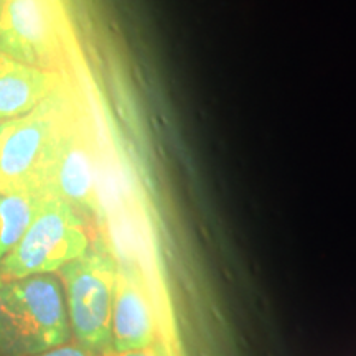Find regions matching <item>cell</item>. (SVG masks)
I'll return each instance as SVG.
<instances>
[{
  "instance_id": "cell-1",
  "label": "cell",
  "mask_w": 356,
  "mask_h": 356,
  "mask_svg": "<svg viewBox=\"0 0 356 356\" xmlns=\"http://www.w3.org/2000/svg\"><path fill=\"white\" fill-rule=\"evenodd\" d=\"M71 327L63 286L53 274L3 280L0 355L35 356L68 343Z\"/></svg>"
},
{
  "instance_id": "cell-2",
  "label": "cell",
  "mask_w": 356,
  "mask_h": 356,
  "mask_svg": "<svg viewBox=\"0 0 356 356\" xmlns=\"http://www.w3.org/2000/svg\"><path fill=\"white\" fill-rule=\"evenodd\" d=\"M71 333L78 345L97 356L113 351V300L118 259L97 239L86 252L61 267Z\"/></svg>"
},
{
  "instance_id": "cell-3",
  "label": "cell",
  "mask_w": 356,
  "mask_h": 356,
  "mask_svg": "<svg viewBox=\"0 0 356 356\" xmlns=\"http://www.w3.org/2000/svg\"><path fill=\"white\" fill-rule=\"evenodd\" d=\"M89 236L83 218L68 203L44 197L25 234L0 261L3 280L53 274L86 252Z\"/></svg>"
},
{
  "instance_id": "cell-4",
  "label": "cell",
  "mask_w": 356,
  "mask_h": 356,
  "mask_svg": "<svg viewBox=\"0 0 356 356\" xmlns=\"http://www.w3.org/2000/svg\"><path fill=\"white\" fill-rule=\"evenodd\" d=\"M44 101L32 113L0 122V193L26 191L44 198V181L60 129L55 109L44 106Z\"/></svg>"
},
{
  "instance_id": "cell-5",
  "label": "cell",
  "mask_w": 356,
  "mask_h": 356,
  "mask_svg": "<svg viewBox=\"0 0 356 356\" xmlns=\"http://www.w3.org/2000/svg\"><path fill=\"white\" fill-rule=\"evenodd\" d=\"M44 197H56L76 211L95 215L99 210L92 155L74 134L58 129L44 181Z\"/></svg>"
},
{
  "instance_id": "cell-6",
  "label": "cell",
  "mask_w": 356,
  "mask_h": 356,
  "mask_svg": "<svg viewBox=\"0 0 356 356\" xmlns=\"http://www.w3.org/2000/svg\"><path fill=\"white\" fill-rule=\"evenodd\" d=\"M155 343V320L139 266L118 259L113 300V351H131Z\"/></svg>"
},
{
  "instance_id": "cell-7",
  "label": "cell",
  "mask_w": 356,
  "mask_h": 356,
  "mask_svg": "<svg viewBox=\"0 0 356 356\" xmlns=\"http://www.w3.org/2000/svg\"><path fill=\"white\" fill-rule=\"evenodd\" d=\"M50 50L47 17L40 0H6L0 12V51L38 66Z\"/></svg>"
},
{
  "instance_id": "cell-8",
  "label": "cell",
  "mask_w": 356,
  "mask_h": 356,
  "mask_svg": "<svg viewBox=\"0 0 356 356\" xmlns=\"http://www.w3.org/2000/svg\"><path fill=\"white\" fill-rule=\"evenodd\" d=\"M50 76L0 51V122L22 118L50 95Z\"/></svg>"
},
{
  "instance_id": "cell-9",
  "label": "cell",
  "mask_w": 356,
  "mask_h": 356,
  "mask_svg": "<svg viewBox=\"0 0 356 356\" xmlns=\"http://www.w3.org/2000/svg\"><path fill=\"white\" fill-rule=\"evenodd\" d=\"M42 198L26 191L0 193V261L6 257L32 222Z\"/></svg>"
},
{
  "instance_id": "cell-10",
  "label": "cell",
  "mask_w": 356,
  "mask_h": 356,
  "mask_svg": "<svg viewBox=\"0 0 356 356\" xmlns=\"http://www.w3.org/2000/svg\"><path fill=\"white\" fill-rule=\"evenodd\" d=\"M35 356H97L91 351L83 348L81 345H71V343H65L56 346V348H51L48 351H43V353L35 355Z\"/></svg>"
},
{
  "instance_id": "cell-11",
  "label": "cell",
  "mask_w": 356,
  "mask_h": 356,
  "mask_svg": "<svg viewBox=\"0 0 356 356\" xmlns=\"http://www.w3.org/2000/svg\"><path fill=\"white\" fill-rule=\"evenodd\" d=\"M104 356H165L160 346L157 345V341L152 343L150 346H145V348H139V350H131V351H109L108 355Z\"/></svg>"
},
{
  "instance_id": "cell-12",
  "label": "cell",
  "mask_w": 356,
  "mask_h": 356,
  "mask_svg": "<svg viewBox=\"0 0 356 356\" xmlns=\"http://www.w3.org/2000/svg\"><path fill=\"white\" fill-rule=\"evenodd\" d=\"M3 3H6V0H0V12H2V7H3Z\"/></svg>"
},
{
  "instance_id": "cell-13",
  "label": "cell",
  "mask_w": 356,
  "mask_h": 356,
  "mask_svg": "<svg viewBox=\"0 0 356 356\" xmlns=\"http://www.w3.org/2000/svg\"><path fill=\"white\" fill-rule=\"evenodd\" d=\"M3 284V277H2V274H0V286H2Z\"/></svg>"
}]
</instances>
